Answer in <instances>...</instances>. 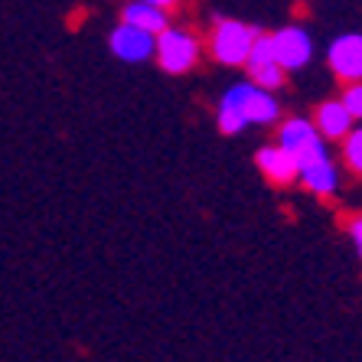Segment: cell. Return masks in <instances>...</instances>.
<instances>
[{
  "label": "cell",
  "instance_id": "cell-14",
  "mask_svg": "<svg viewBox=\"0 0 362 362\" xmlns=\"http://www.w3.org/2000/svg\"><path fill=\"white\" fill-rule=\"evenodd\" d=\"M343 157H346V167L362 177V127L359 131H349L343 137Z\"/></svg>",
  "mask_w": 362,
  "mask_h": 362
},
{
  "label": "cell",
  "instance_id": "cell-12",
  "mask_svg": "<svg viewBox=\"0 0 362 362\" xmlns=\"http://www.w3.org/2000/svg\"><path fill=\"white\" fill-rule=\"evenodd\" d=\"M300 180H303V186L313 189L317 196H329L333 189H337V183H339V173H337V167H333L329 160H320V163H313V167L300 170Z\"/></svg>",
  "mask_w": 362,
  "mask_h": 362
},
{
  "label": "cell",
  "instance_id": "cell-2",
  "mask_svg": "<svg viewBox=\"0 0 362 362\" xmlns=\"http://www.w3.org/2000/svg\"><path fill=\"white\" fill-rule=\"evenodd\" d=\"M153 56H157L163 72L183 76V72H189V69L196 66V59H199V42H196V36L186 33V30H170L167 26V30L157 33V40H153Z\"/></svg>",
  "mask_w": 362,
  "mask_h": 362
},
{
  "label": "cell",
  "instance_id": "cell-3",
  "mask_svg": "<svg viewBox=\"0 0 362 362\" xmlns=\"http://www.w3.org/2000/svg\"><path fill=\"white\" fill-rule=\"evenodd\" d=\"M255 36H258V30L248 23L216 20V30H212V56H216L222 66H245Z\"/></svg>",
  "mask_w": 362,
  "mask_h": 362
},
{
  "label": "cell",
  "instance_id": "cell-8",
  "mask_svg": "<svg viewBox=\"0 0 362 362\" xmlns=\"http://www.w3.org/2000/svg\"><path fill=\"white\" fill-rule=\"evenodd\" d=\"M108 46H111V52L124 62H144L147 56H153V36L131 23H121L118 30L111 33Z\"/></svg>",
  "mask_w": 362,
  "mask_h": 362
},
{
  "label": "cell",
  "instance_id": "cell-5",
  "mask_svg": "<svg viewBox=\"0 0 362 362\" xmlns=\"http://www.w3.org/2000/svg\"><path fill=\"white\" fill-rule=\"evenodd\" d=\"M271 46H274V56H278V66L284 72H297L310 62L313 56V42L310 36L297 30V26H287V30H278L271 36Z\"/></svg>",
  "mask_w": 362,
  "mask_h": 362
},
{
  "label": "cell",
  "instance_id": "cell-17",
  "mask_svg": "<svg viewBox=\"0 0 362 362\" xmlns=\"http://www.w3.org/2000/svg\"><path fill=\"white\" fill-rule=\"evenodd\" d=\"M147 4H157V7H163V10H167V7H173L177 0H147Z\"/></svg>",
  "mask_w": 362,
  "mask_h": 362
},
{
  "label": "cell",
  "instance_id": "cell-10",
  "mask_svg": "<svg viewBox=\"0 0 362 362\" xmlns=\"http://www.w3.org/2000/svg\"><path fill=\"white\" fill-rule=\"evenodd\" d=\"M317 131H320V137H329V141H343L353 131V115L346 111L343 101H327V105L317 108Z\"/></svg>",
  "mask_w": 362,
  "mask_h": 362
},
{
  "label": "cell",
  "instance_id": "cell-7",
  "mask_svg": "<svg viewBox=\"0 0 362 362\" xmlns=\"http://www.w3.org/2000/svg\"><path fill=\"white\" fill-rule=\"evenodd\" d=\"M235 88H238V105H242V115L248 124H274L281 118L278 101L271 98L268 88H258L252 82H242Z\"/></svg>",
  "mask_w": 362,
  "mask_h": 362
},
{
  "label": "cell",
  "instance_id": "cell-9",
  "mask_svg": "<svg viewBox=\"0 0 362 362\" xmlns=\"http://www.w3.org/2000/svg\"><path fill=\"white\" fill-rule=\"evenodd\" d=\"M255 160H258V170H262V173L274 186H287L291 180L300 177V167H297V160L284 151V147H281V144H274V147H262Z\"/></svg>",
  "mask_w": 362,
  "mask_h": 362
},
{
  "label": "cell",
  "instance_id": "cell-11",
  "mask_svg": "<svg viewBox=\"0 0 362 362\" xmlns=\"http://www.w3.org/2000/svg\"><path fill=\"white\" fill-rule=\"evenodd\" d=\"M121 23H131L144 33H163L167 30V10L157 7V4H147V0H137V4H127L124 13H121Z\"/></svg>",
  "mask_w": 362,
  "mask_h": 362
},
{
  "label": "cell",
  "instance_id": "cell-13",
  "mask_svg": "<svg viewBox=\"0 0 362 362\" xmlns=\"http://www.w3.org/2000/svg\"><path fill=\"white\" fill-rule=\"evenodd\" d=\"M219 131L222 134H242L245 127H248V121H245L242 115V105H238V88H228L226 95H222L219 101Z\"/></svg>",
  "mask_w": 362,
  "mask_h": 362
},
{
  "label": "cell",
  "instance_id": "cell-16",
  "mask_svg": "<svg viewBox=\"0 0 362 362\" xmlns=\"http://www.w3.org/2000/svg\"><path fill=\"white\" fill-rule=\"evenodd\" d=\"M349 235H353L356 248H359V255H362V216H356V219H349Z\"/></svg>",
  "mask_w": 362,
  "mask_h": 362
},
{
  "label": "cell",
  "instance_id": "cell-4",
  "mask_svg": "<svg viewBox=\"0 0 362 362\" xmlns=\"http://www.w3.org/2000/svg\"><path fill=\"white\" fill-rule=\"evenodd\" d=\"M245 69H248V78L258 88H278L284 85V69L278 66V56H274V46H271V36L258 33L248 49V59H245Z\"/></svg>",
  "mask_w": 362,
  "mask_h": 362
},
{
  "label": "cell",
  "instance_id": "cell-15",
  "mask_svg": "<svg viewBox=\"0 0 362 362\" xmlns=\"http://www.w3.org/2000/svg\"><path fill=\"white\" fill-rule=\"evenodd\" d=\"M339 101L346 105V111H349L353 118H362V82H353V85H349Z\"/></svg>",
  "mask_w": 362,
  "mask_h": 362
},
{
  "label": "cell",
  "instance_id": "cell-1",
  "mask_svg": "<svg viewBox=\"0 0 362 362\" xmlns=\"http://www.w3.org/2000/svg\"><path fill=\"white\" fill-rule=\"evenodd\" d=\"M278 144L291 153V157H294L300 170L327 160L323 137L317 134V127H313L307 118H287L284 124H281V131H278Z\"/></svg>",
  "mask_w": 362,
  "mask_h": 362
},
{
  "label": "cell",
  "instance_id": "cell-6",
  "mask_svg": "<svg viewBox=\"0 0 362 362\" xmlns=\"http://www.w3.org/2000/svg\"><path fill=\"white\" fill-rule=\"evenodd\" d=\"M327 59L337 78H343V82H362V36L346 33L339 40H333Z\"/></svg>",
  "mask_w": 362,
  "mask_h": 362
}]
</instances>
